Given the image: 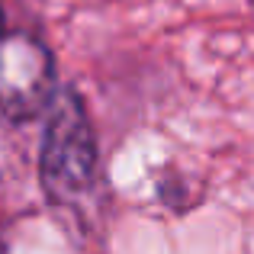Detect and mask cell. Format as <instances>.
Returning <instances> with one entry per match:
<instances>
[{"mask_svg":"<svg viewBox=\"0 0 254 254\" xmlns=\"http://www.w3.org/2000/svg\"><path fill=\"white\" fill-rule=\"evenodd\" d=\"M97 168L93 129L87 123L84 103L74 90H62L52 100V116L42 138V184L58 203L77 199L90 187Z\"/></svg>","mask_w":254,"mask_h":254,"instance_id":"6da1fadb","label":"cell"},{"mask_svg":"<svg viewBox=\"0 0 254 254\" xmlns=\"http://www.w3.org/2000/svg\"><path fill=\"white\" fill-rule=\"evenodd\" d=\"M55 100V64L26 32H0V110L13 119L36 116Z\"/></svg>","mask_w":254,"mask_h":254,"instance_id":"7a4b0ae2","label":"cell"},{"mask_svg":"<svg viewBox=\"0 0 254 254\" xmlns=\"http://www.w3.org/2000/svg\"><path fill=\"white\" fill-rule=\"evenodd\" d=\"M0 254H3V248H0Z\"/></svg>","mask_w":254,"mask_h":254,"instance_id":"3957f363","label":"cell"}]
</instances>
